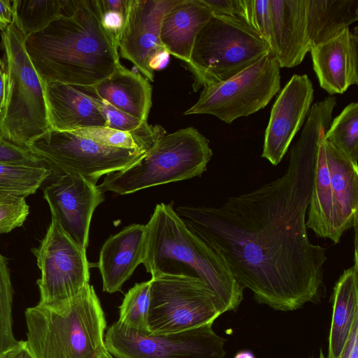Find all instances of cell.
<instances>
[{
	"mask_svg": "<svg viewBox=\"0 0 358 358\" xmlns=\"http://www.w3.org/2000/svg\"><path fill=\"white\" fill-rule=\"evenodd\" d=\"M213 156L209 141L189 127L165 134L136 162L107 174L101 190L127 194L201 175Z\"/></svg>",
	"mask_w": 358,
	"mask_h": 358,
	"instance_id": "5",
	"label": "cell"
},
{
	"mask_svg": "<svg viewBox=\"0 0 358 358\" xmlns=\"http://www.w3.org/2000/svg\"><path fill=\"white\" fill-rule=\"evenodd\" d=\"M51 176L46 166L0 164V199L26 198Z\"/></svg>",
	"mask_w": 358,
	"mask_h": 358,
	"instance_id": "27",
	"label": "cell"
},
{
	"mask_svg": "<svg viewBox=\"0 0 358 358\" xmlns=\"http://www.w3.org/2000/svg\"><path fill=\"white\" fill-rule=\"evenodd\" d=\"M31 251L41 271L37 280L42 305L67 301L89 284L90 263L84 252L53 217L39 245Z\"/></svg>",
	"mask_w": 358,
	"mask_h": 358,
	"instance_id": "12",
	"label": "cell"
},
{
	"mask_svg": "<svg viewBox=\"0 0 358 358\" xmlns=\"http://www.w3.org/2000/svg\"><path fill=\"white\" fill-rule=\"evenodd\" d=\"M103 193L96 184L69 174L55 176L43 189L52 217L84 252L88 245L93 213L104 201Z\"/></svg>",
	"mask_w": 358,
	"mask_h": 358,
	"instance_id": "13",
	"label": "cell"
},
{
	"mask_svg": "<svg viewBox=\"0 0 358 358\" xmlns=\"http://www.w3.org/2000/svg\"><path fill=\"white\" fill-rule=\"evenodd\" d=\"M150 307V281L136 283L124 295L119 307L117 320L122 325L142 334H150L149 313Z\"/></svg>",
	"mask_w": 358,
	"mask_h": 358,
	"instance_id": "29",
	"label": "cell"
},
{
	"mask_svg": "<svg viewBox=\"0 0 358 358\" xmlns=\"http://www.w3.org/2000/svg\"><path fill=\"white\" fill-rule=\"evenodd\" d=\"M71 0L12 1L13 22L27 38L66 13Z\"/></svg>",
	"mask_w": 358,
	"mask_h": 358,
	"instance_id": "26",
	"label": "cell"
},
{
	"mask_svg": "<svg viewBox=\"0 0 358 358\" xmlns=\"http://www.w3.org/2000/svg\"><path fill=\"white\" fill-rule=\"evenodd\" d=\"M85 88L115 108L147 122L152 106V87L141 74L120 64L108 77Z\"/></svg>",
	"mask_w": 358,
	"mask_h": 358,
	"instance_id": "21",
	"label": "cell"
},
{
	"mask_svg": "<svg viewBox=\"0 0 358 358\" xmlns=\"http://www.w3.org/2000/svg\"><path fill=\"white\" fill-rule=\"evenodd\" d=\"M345 159L358 168V103H349L336 116L324 135Z\"/></svg>",
	"mask_w": 358,
	"mask_h": 358,
	"instance_id": "28",
	"label": "cell"
},
{
	"mask_svg": "<svg viewBox=\"0 0 358 358\" xmlns=\"http://www.w3.org/2000/svg\"><path fill=\"white\" fill-rule=\"evenodd\" d=\"M150 281L152 334L179 332L213 323L224 313L216 295L199 278L159 275L152 276Z\"/></svg>",
	"mask_w": 358,
	"mask_h": 358,
	"instance_id": "8",
	"label": "cell"
},
{
	"mask_svg": "<svg viewBox=\"0 0 358 358\" xmlns=\"http://www.w3.org/2000/svg\"><path fill=\"white\" fill-rule=\"evenodd\" d=\"M8 266L0 252V358L18 342L13 332V289Z\"/></svg>",
	"mask_w": 358,
	"mask_h": 358,
	"instance_id": "31",
	"label": "cell"
},
{
	"mask_svg": "<svg viewBox=\"0 0 358 358\" xmlns=\"http://www.w3.org/2000/svg\"><path fill=\"white\" fill-rule=\"evenodd\" d=\"M357 239L355 238L354 264L343 271L334 287L327 358H341L352 334L358 329Z\"/></svg>",
	"mask_w": 358,
	"mask_h": 358,
	"instance_id": "20",
	"label": "cell"
},
{
	"mask_svg": "<svg viewBox=\"0 0 358 358\" xmlns=\"http://www.w3.org/2000/svg\"><path fill=\"white\" fill-rule=\"evenodd\" d=\"M324 140V136L317 151L306 225L313 231L316 236L329 238L337 243L334 229V201Z\"/></svg>",
	"mask_w": 358,
	"mask_h": 358,
	"instance_id": "25",
	"label": "cell"
},
{
	"mask_svg": "<svg viewBox=\"0 0 358 358\" xmlns=\"http://www.w3.org/2000/svg\"><path fill=\"white\" fill-rule=\"evenodd\" d=\"M314 98L306 74H294L280 91L271 110L262 157L278 165L308 116Z\"/></svg>",
	"mask_w": 358,
	"mask_h": 358,
	"instance_id": "15",
	"label": "cell"
},
{
	"mask_svg": "<svg viewBox=\"0 0 358 358\" xmlns=\"http://www.w3.org/2000/svg\"><path fill=\"white\" fill-rule=\"evenodd\" d=\"M169 53L166 50H162L156 52L149 62L150 69L154 72L164 67L169 60Z\"/></svg>",
	"mask_w": 358,
	"mask_h": 358,
	"instance_id": "41",
	"label": "cell"
},
{
	"mask_svg": "<svg viewBox=\"0 0 358 358\" xmlns=\"http://www.w3.org/2000/svg\"><path fill=\"white\" fill-rule=\"evenodd\" d=\"M324 144L331 176L335 207L334 229L338 243L345 231L357 228L358 168L325 139Z\"/></svg>",
	"mask_w": 358,
	"mask_h": 358,
	"instance_id": "23",
	"label": "cell"
},
{
	"mask_svg": "<svg viewBox=\"0 0 358 358\" xmlns=\"http://www.w3.org/2000/svg\"><path fill=\"white\" fill-rule=\"evenodd\" d=\"M70 132L108 146L142 152L148 150L157 141L134 133L107 127H89Z\"/></svg>",
	"mask_w": 358,
	"mask_h": 358,
	"instance_id": "33",
	"label": "cell"
},
{
	"mask_svg": "<svg viewBox=\"0 0 358 358\" xmlns=\"http://www.w3.org/2000/svg\"><path fill=\"white\" fill-rule=\"evenodd\" d=\"M0 164L45 166L27 147L15 145L4 139L0 141Z\"/></svg>",
	"mask_w": 358,
	"mask_h": 358,
	"instance_id": "35",
	"label": "cell"
},
{
	"mask_svg": "<svg viewBox=\"0 0 358 358\" xmlns=\"http://www.w3.org/2000/svg\"><path fill=\"white\" fill-rule=\"evenodd\" d=\"M212 15L201 0H180L162 19V45L169 55L187 64L196 36Z\"/></svg>",
	"mask_w": 358,
	"mask_h": 358,
	"instance_id": "22",
	"label": "cell"
},
{
	"mask_svg": "<svg viewBox=\"0 0 358 358\" xmlns=\"http://www.w3.org/2000/svg\"><path fill=\"white\" fill-rule=\"evenodd\" d=\"M280 66L271 53L220 83L203 87L184 115L209 114L231 124L264 108L280 90Z\"/></svg>",
	"mask_w": 358,
	"mask_h": 358,
	"instance_id": "10",
	"label": "cell"
},
{
	"mask_svg": "<svg viewBox=\"0 0 358 358\" xmlns=\"http://www.w3.org/2000/svg\"><path fill=\"white\" fill-rule=\"evenodd\" d=\"M25 48L43 83L91 87L121 64L98 0H71L65 13L25 38Z\"/></svg>",
	"mask_w": 358,
	"mask_h": 358,
	"instance_id": "2",
	"label": "cell"
},
{
	"mask_svg": "<svg viewBox=\"0 0 358 358\" xmlns=\"http://www.w3.org/2000/svg\"><path fill=\"white\" fill-rule=\"evenodd\" d=\"M236 17L267 43L273 57L275 42L269 0H237Z\"/></svg>",
	"mask_w": 358,
	"mask_h": 358,
	"instance_id": "30",
	"label": "cell"
},
{
	"mask_svg": "<svg viewBox=\"0 0 358 358\" xmlns=\"http://www.w3.org/2000/svg\"><path fill=\"white\" fill-rule=\"evenodd\" d=\"M145 233V225L132 224L105 241L98 263L103 292L112 294L121 291L125 281L142 264Z\"/></svg>",
	"mask_w": 358,
	"mask_h": 358,
	"instance_id": "18",
	"label": "cell"
},
{
	"mask_svg": "<svg viewBox=\"0 0 358 358\" xmlns=\"http://www.w3.org/2000/svg\"><path fill=\"white\" fill-rule=\"evenodd\" d=\"M13 22L12 1L0 0V30L6 31Z\"/></svg>",
	"mask_w": 358,
	"mask_h": 358,
	"instance_id": "38",
	"label": "cell"
},
{
	"mask_svg": "<svg viewBox=\"0 0 358 358\" xmlns=\"http://www.w3.org/2000/svg\"><path fill=\"white\" fill-rule=\"evenodd\" d=\"M234 358H255L253 353L249 350H243L238 352Z\"/></svg>",
	"mask_w": 358,
	"mask_h": 358,
	"instance_id": "43",
	"label": "cell"
},
{
	"mask_svg": "<svg viewBox=\"0 0 358 358\" xmlns=\"http://www.w3.org/2000/svg\"><path fill=\"white\" fill-rule=\"evenodd\" d=\"M328 126L307 118L291 148L286 171L219 207L178 206L187 227L226 262L255 300L282 311L317 300L326 249L311 243L306 225L320 143Z\"/></svg>",
	"mask_w": 358,
	"mask_h": 358,
	"instance_id": "1",
	"label": "cell"
},
{
	"mask_svg": "<svg viewBox=\"0 0 358 358\" xmlns=\"http://www.w3.org/2000/svg\"><path fill=\"white\" fill-rule=\"evenodd\" d=\"M341 358H358V329L352 334Z\"/></svg>",
	"mask_w": 358,
	"mask_h": 358,
	"instance_id": "42",
	"label": "cell"
},
{
	"mask_svg": "<svg viewBox=\"0 0 358 358\" xmlns=\"http://www.w3.org/2000/svg\"><path fill=\"white\" fill-rule=\"evenodd\" d=\"M180 0H129L124 25L118 39L120 56L134 64L148 80L154 81L149 68L153 55L165 50L160 27L165 14Z\"/></svg>",
	"mask_w": 358,
	"mask_h": 358,
	"instance_id": "14",
	"label": "cell"
},
{
	"mask_svg": "<svg viewBox=\"0 0 358 358\" xmlns=\"http://www.w3.org/2000/svg\"><path fill=\"white\" fill-rule=\"evenodd\" d=\"M101 358H114L107 350L103 354Z\"/></svg>",
	"mask_w": 358,
	"mask_h": 358,
	"instance_id": "44",
	"label": "cell"
},
{
	"mask_svg": "<svg viewBox=\"0 0 358 358\" xmlns=\"http://www.w3.org/2000/svg\"><path fill=\"white\" fill-rule=\"evenodd\" d=\"M29 213L25 198L0 199V234L21 227Z\"/></svg>",
	"mask_w": 358,
	"mask_h": 358,
	"instance_id": "34",
	"label": "cell"
},
{
	"mask_svg": "<svg viewBox=\"0 0 358 358\" xmlns=\"http://www.w3.org/2000/svg\"><path fill=\"white\" fill-rule=\"evenodd\" d=\"M3 138H1V135H0V141L2 140Z\"/></svg>",
	"mask_w": 358,
	"mask_h": 358,
	"instance_id": "46",
	"label": "cell"
},
{
	"mask_svg": "<svg viewBox=\"0 0 358 358\" xmlns=\"http://www.w3.org/2000/svg\"><path fill=\"white\" fill-rule=\"evenodd\" d=\"M99 8L103 27L118 44L119 36L124 25L127 12L104 9L100 6Z\"/></svg>",
	"mask_w": 358,
	"mask_h": 358,
	"instance_id": "36",
	"label": "cell"
},
{
	"mask_svg": "<svg viewBox=\"0 0 358 358\" xmlns=\"http://www.w3.org/2000/svg\"><path fill=\"white\" fill-rule=\"evenodd\" d=\"M320 87L330 95L343 94L358 84V31L343 29L310 50Z\"/></svg>",
	"mask_w": 358,
	"mask_h": 358,
	"instance_id": "16",
	"label": "cell"
},
{
	"mask_svg": "<svg viewBox=\"0 0 358 358\" xmlns=\"http://www.w3.org/2000/svg\"><path fill=\"white\" fill-rule=\"evenodd\" d=\"M26 343L34 358H101L106 320L92 285L76 296L25 311Z\"/></svg>",
	"mask_w": 358,
	"mask_h": 358,
	"instance_id": "4",
	"label": "cell"
},
{
	"mask_svg": "<svg viewBox=\"0 0 358 358\" xmlns=\"http://www.w3.org/2000/svg\"><path fill=\"white\" fill-rule=\"evenodd\" d=\"M2 358H34L25 341H20Z\"/></svg>",
	"mask_w": 358,
	"mask_h": 358,
	"instance_id": "39",
	"label": "cell"
},
{
	"mask_svg": "<svg viewBox=\"0 0 358 358\" xmlns=\"http://www.w3.org/2000/svg\"><path fill=\"white\" fill-rule=\"evenodd\" d=\"M268 53L267 43L240 19L213 14L198 32L186 64L194 91L234 77Z\"/></svg>",
	"mask_w": 358,
	"mask_h": 358,
	"instance_id": "7",
	"label": "cell"
},
{
	"mask_svg": "<svg viewBox=\"0 0 358 358\" xmlns=\"http://www.w3.org/2000/svg\"><path fill=\"white\" fill-rule=\"evenodd\" d=\"M43 84L50 129L73 131L106 127L105 117L84 87L57 82Z\"/></svg>",
	"mask_w": 358,
	"mask_h": 358,
	"instance_id": "17",
	"label": "cell"
},
{
	"mask_svg": "<svg viewBox=\"0 0 358 358\" xmlns=\"http://www.w3.org/2000/svg\"><path fill=\"white\" fill-rule=\"evenodd\" d=\"M1 47L8 80L0 135L6 141L27 147L50 129L44 84L27 52L25 37L14 22L1 32Z\"/></svg>",
	"mask_w": 358,
	"mask_h": 358,
	"instance_id": "6",
	"label": "cell"
},
{
	"mask_svg": "<svg viewBox=\"0 0 358 358\" xmlns=\"http://www.w3.org/2000/svg\"><path fill=\"white\" fill-rule=\"evenodd\" d=\"M27 148L52 171V176H81L93 184L103 175L125 169L145 152L108 146L70 131L50 129Z\"/></svg>",
	"mask_w": 358,
	"mask_h": 358,
	"instance_id": "9",
	"label": "cell"
},
{
	"mask_svg": "<svg viewBox=\"0 0 358 358\" xmlns=\"http://www.w3.org/2000/svg\"><path fill=\"white\" fill-rule=\"evenodd\" d=\"M319 358H325L322 349L320 350Z\"/></svg>",
	"mask_w": 358,
	"mask_h": 358,
	"instance_id": "45",
	"label": "cell"
},
{
	"mask_svg": "<svg viewBox=\"0 0 358 358\" xmlns=\"http://www.w3.org/2000/svg\"><path fill=\"white\" fill-rule=\"evenodd\" d=\"M310 48L341 32L358 20V0H306Z\"/></svg>",
	"mask_w": 358,
	"mask_h": 358,
	"instance_id": "24",
	"label": "cell"
},
{
	"mask_svg": "<svg viewBox=\"0 0 358 358\" xmlns=\"http://www.w3.org/2000/svg\"><path fill=\"white\" fill-rule=\"evenodd\" d=\"M275 42L273 57L280 68L300 64L310 50L306 0H269Z\"/></svg>",
	"mask_w": 358,
	"mask_h": 358,
	"instance_id": "19",
	"label": "cell"
},
{
	"mask_svg": "<svg viewBox=\"0 0 358 358\" xmlns=\"http://www.w3.org/2000/svg\"><path fill=\"white\" fill-rule=\"evenodd\" d=\"M208 323L182 331L142 334L114 322L105 333L106 350L116 358H224L225 339Z\"/></svg>",
	"mask_w": 358,
	"mask_h": 358,
	"instance_id": "11",
	"label": "cell"
},
{
	"mask_svg": "<svg viewBox=\"0 0 358 358\" xmlns=\"http://www.w3.org/2000/svg\"><path fill=\"white\" fill-rule=\"evenodd\" d=\"M8 76L5 63L0 59V115L2 114L6 100Z\"/></svg>",
	"mask_w": 358,
	"mask_h": 358,
	"instance_id": "40",
	"label": "cell"
},
{
	"mask_svg": "<svg viewBox=\"0 0 358 358\" xmlns=\"http://www.w3.org/2000/svg\"><path fill=\"white\" fill-rule=\"evenodd\" d=\"M91 97L105 117L107 127L134 133L155 141L166 134V131L159 125H150L148 122L128 115L94 95H91Z\"/></svg>",
	"mask_w": 358,
	"mask_h": 358,
	"instance_id": "32",
	"label": "cell"
},
{
	"mask_svg": "<svg viewBox=\"0 0 358 358\" xmlns=\"http://www.w3.org/2000/svg\"><path fill=\"white\" fill-rule=\"evenodd\" d=\"M213 15L236 17L237 0H201Z\"/></svg>",
	"mask_w": 358,
	"mask_h": 358,
	"instance_id": "37",
	"label": "cell"
},
{
	"mask_svg": "<svg viewBox=\"0 0 358 358\" xmlns=\"http://www.w3.org/2000/svg\"><path fill=\"white\" fill-rule=\"evenodd\" d=\"M145 230L142 264L152 276L199 278L216 295L224 313L239 306L244 289L224 259L187 227L173 204H157Z\"/></svg>",
	"mask_w": 358,
	"mask_h": 358,
	"instance_id": "3",
	"label": "cell"
}]
</instances>
